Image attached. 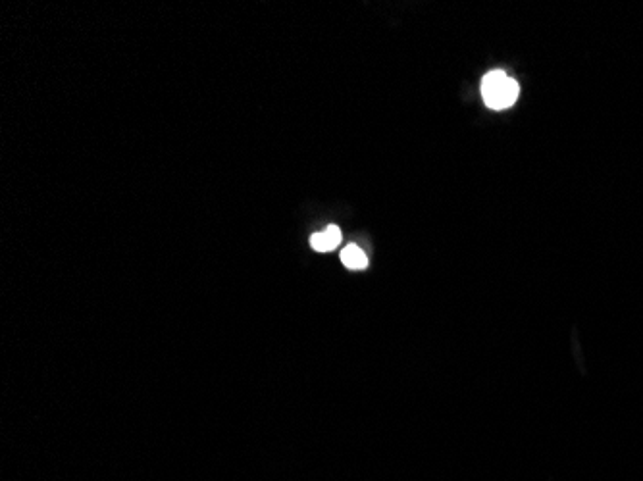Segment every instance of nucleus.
I'll return each mask as SVG.
<instances>
[{"label":"nucleus","mask_w":643,"mask_h":481,"mask_svg":"<svg viewBox=\"0 0 643 481\" xmlns=\"http://www.w3.org/2000/svg\"><path fill=\"white\" fill-rule=\"evenodd\" d=\"M518 93V83L501 70L489 72L482 81V97L493 110H505L513 106L518 99Z\"/></svg>","instance_id":"f257e3e1"},{"label":"nucleus","mask_w":643,"mask_h":481,"mask_svg":"<svg viewBox=\"0 0 643 481\" xmlns=\"http://www.w3.org/2000/svg\"><path fill=\"white\" fill-rule=\"evenodd\" d=\"M341 243V229L337 226H328L322 233H314L310 237V245L318 253H330Z\"/></svg>","instance_id":"f03ea898"},{"label":"nucleus","mask_w":643,"mask_h":481,"mask_svg":"<svg viewBox=\"0 0 643 481\" xmlns=\"http://www.w3.org/2000/svg\"><path fill=\"white\" fill-rule=\"evenodd\" d=\"M341 262L349 270H364L368 266L366 254L362 253L361 247H357V245H349L341 251Z\"/></svg>","instance_id":"7ed1b4c3"}]
</instances>
